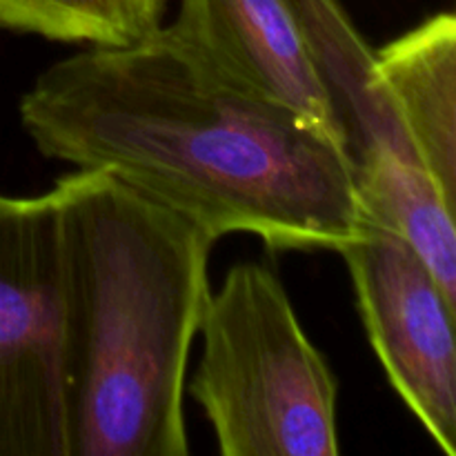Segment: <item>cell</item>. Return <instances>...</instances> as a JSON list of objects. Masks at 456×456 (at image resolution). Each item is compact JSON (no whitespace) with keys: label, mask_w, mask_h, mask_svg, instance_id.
Returning <instances> with one entry per match:
<instances>
[{"label":"cell","mask_w":456,"mask_h":456,"mask_svg":"<svg viewBox=\"0 0 456 456\" xmlns=\"http://www.w3.org/2000/svg\"><path fill=\"white\" fill-rule=\"evenodd\" d=\"M20 120L45 159L102 169L214 240L341 252L365 227L346 147L218 76L167 27L53 62Z\"/></svg>","instance_id":"1"},{"label":"cell","mask_w":456,"mask_h":456,"mask_svg":"<svg viewBox=\"0 0 456 456\" xmlns=\"http://www.w3.org/2000/svg\"><path fill=\"white\" fill-rule=\"evenodd\" d=\"M65 294L67 456H187V361L216 240L102 169L52 187Z\"/></svg>","instance_id":"2"},{"label":"cell","mask_w":456,"mask_h":456,"mask_svg":"<svg viewBox=\"0 0 456 456\" xmlns=\"http://www.w3.org/2000/svg\"><path fill=\"white\" fill-rule=\"evenodd\" d=\"M190 392L223 456H337L338 383L279 276L239 263L209 294Z\"/></svg>","instance_id":"3"},{"label":"cell","mask_w":456,"mask_h":456,"mask_svg":"<svg viewBox=\"0 0 456 456\" xmlns=\"http://www.w3.org/2000/svg\"><path fill=\"white\" fill-rule=\"evenodd\" d=\"M62 343L56 196L0 194V456H67Z\"/></svg>","instance_id":"4"},{"label":"cell","mask_w":456,"mask_h":456,"mask_svg":"<svg viewBox=\"0 0 456 456\" xmlns=\"http://www.w3.org/2000/svg\"><path fill=\"white\" fill-rule=\"evenodd\" d=\"M289 3L341 123L365 221L399 232L428 263L445 261L456 245V208L419 163L379 80L374 49L341 0Z\"/></svg>","instance_id":"5"},{"label":"cell","mask_w":456,"mask_h":456,"mask_svg":"<svg viewBox=\"0 0 456 456\" xmlns=\"http://www.w3.org/2000/svg\"><path fill=\"white\" fill-rule=\"evenodd\" d=\"M341 254L392 387L439 450L456 456V303L392 227L368 221Z\"/></svg>","instance_id":"6"},{"label":"cell","mask_w":456,"mask_h":456,"mask_svg":"<svg viewBox=\"0 0 456 456\" xmlns=\"http://www.w3.org/2000/svg\"><path fill=\"white\" fill-rule=\"evenodd\" d=\"M169 34L236 87L346 147L332 98L289 0H181Z\"/></svg>","instance_id":"7"},{"label":"cell","mask_w":456,"mask_h":456,"mask_svg":"<svg viewBox=\"0 0 456 456\" xmlns=\"http://www.w3.org/2000/svg\"><path fill=\"white\" fill-rule=\"evenodd\" d=\"M374 62L419 163L456 208V16L435 13L374 49Z\"/></svg>","instance_id":"8"},{"label":"cell","mask_w":456,"mask_h":456,"mask_svg":"<svg viewBox=\"0 0 456 456\" xmlns=\"http://www.w3.org/2000/svg\"><path fill=\"white\" fill-rule=\"evenodd\" d=\"M167 0H0V27L58 43L118 47L163 27Z\"/></svg>","instance_id":"9"}]
</instances>
